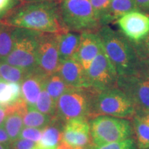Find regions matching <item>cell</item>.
I'll use <instances>...</instances> for the list:
<instances>
[{
  "instance_id": "cell-29",
  "label": "cell",
  "mask_w": 149,
  "mask_h": 149,
  "mask_svg": "<svg viewBox=\"0 0 149 149\" xmlns=\"http://www.w3.org/2000/svg\"><path fill=\"white\" fill-rule=\"evenodd\" d=\"M132 44L141 61L149 59V33L141 41Z\"/></svg>"
},
{
  "instance_id": "cell-35",
  "label": "cell",
  "mask_w": 149,
  "mask_h": 149,
  "mask_svg": "<svg viewBox=\"0 0 149 149\" xmlns=\"http://www.w3.org/2000/svg\"><path fill=\"white\" fill-rule=\"evenodd\" d=\"M140 71L149 77V59L141 61Z\"/></svg>"
},
{
  "instance_id": "cell-26",
  "label": "cell",
  "mask_w": 149,
  "mask_h": 149,
  "mask_svg": "<svg viewBox=\"0 0 149 149\" xmlns=\"http://www.w3.org/2000/svg\"><path fill=\"white\" fill-rule=\"evenodd\" d=\"M35 107L43 114L51 117L56 116L57 103L54 101L45 88L42 90L40 94Z\"/></svg>"
},
{
  "instance_id": "cell-33",
  "label": "cell",
  "mask_w": 149,
  "mask_h": 149,
  "mask_svg": "<svg viewBox=\"0 0 149 149\" xmlns=\"http://www.w3.org/2000/svg\"><path fill=\"white\" fill-rule=\"evenodd\" d=\"M137 10L149 15V0H135Z\"/></svg>"
},
{
  "instance_id": "cell-12",
  "label": "cell",
  "mask_w": 149,
  "mask_h": 149,
  "mask_svg": "<svg viewBox=\"0 0 149 149\" xmlns=\"http://www.w3.org/2000/svg\"><path fill=\"white\" fill-rule=\"evenodd\" d=\"M62 141L74 148L92 144L88 120H72L67 122L63 130Z\"/></svg>"
},
{
  "instance_id": "cell-40",
  "label": "cell",
  "mask_w": 149,
  "mask_h": 149,
  "mask_svg": "<svg viewBox=\"0 0 149 149\" xmlns=\"http://www.w3.org/2000/svg\"><path fill=\"white\" fill-rule=\"evenodd\" d=\"M0 149H13V148H11L10 144H1V143H0Z\"/></svg>"
},
{
  "instance_id": "cell-27",
  "label": "cell",
  "mask_w": 149,
  "mask_h": 149,
  "mask_svg": "<svg viewBox=\"0 0 149 149\" xmlns=\"http://www.w3.org/2000/svg\"><path fill=\"white\" fill-rule=\"evenodd\" d=\"M95 149H138L135 139L128 138L125 140L113 142L111 144L95 146Z\"/></svg>"
},
{
  "instance_id": "cell-21",
  "label": "cell",
  "mask_w": 149,
  "mask_h": 149,
  "mask_svg": "<svg viewBox=\"0 0 149 149\" xmlns=\"http://www.w3.org/2000/svg\"><path fill=\"white\" fill-rule=\"evenodd\" d=\"M15 28L0 21V61H4L12 51Z\"/></svg>"
},
{
  "instance_id": "cell-7",
  "label": "cell",
  "mask_w": 149,
  "mask_h": 149,
  "mask_svg": "<svg viewBox=\"0 0 149 149\" xmlns=\"http://www.w3.org/2000/svg\"><path fill=\"white\" fill-rule=\"evenodd\" d=\"M91 135L95 146L132 138L133 124L129 120L101 115L91 119Z\"/></svg>"
},
{
  "instance_id": "cell-17",
  "label": "cell",
  "mask_w": 149,
  "mask_h": 149,
  "mask_svg": "<svg viewBox=\"0 0 149 149\" xmlns=\"http://www.w3.org/2000/svg\"><path fill=\"white\" fill-rule=\"evenodd\" d=\"M57 34L59 61L75 57L79 47L81 34L72 31H65Z\"/></svg>"
},
{
  "instance_id": "cell-38",
  "label": "cell",
  "mask_w": 149,
  "mask_h": 149,
  "mask_svg": "<svg viewBox=\"0 0 149 149\" xmlns=\"http://www.w3.org/2000/svg\"><path fill=\"white\" fill-rule=\"evenodd\" d=\"M10 4V8L11 10L13 8H14L15 7L17 6L18 5L20 4V2H21V0H9Z\"/></svg>"
},
{
  "instance_id": "cell-25",
  "label": "cell",
  "mask_w": 149,
  "mask_h": 149,
  "mask_svg": "<svg viewBox=\"0 0 149 149\" xmlns=\"http://www.w3.org/2000/svg\"><path fill=\"white\" fill-rule=\"evenodd\" d=\"M28 73L29 72L22 68L8 64L5 61H0V74L4 81L22 83Z\"/></svg>"
},
{
  "instance_id": "cell-42",
  "label": "cell",
  "mask_w": 149,
  "mask_h": 149,
  "mask_svg": "<svg viewBox=\"0 0 149 149\" xmlns=\"http://www.w3.org/2000/svg\"><path fill=\"white\" fill-rule=\"evenodd\" d=\"M1 74H0V80H1Z\"/></svg>"
},
{
  "instance_id": "cell-8",
  "label": "cell",
  "mask_w": 149,
  "mask_h": 149,
  "mask_svg": "<svg viewBox=\"0 0 149 149\" xmlns=\"http://www.w3.org/2000/svg\"><path fill=\"white\" fill-rule=\"evenodd\" d=\"M117 88L129 98L136 115L141 117L149 112V77L142 72L119 76Z\"/></svg>"
},
{
  "instance_id": "cell-10",
  "label": "cell",
  "mask_w": 149,
  "mask_h": 149,
  "mask_svg": "<svg viewBox=\"0 0 149 149\" xmlns=\"http://www.w3.org/2000/svg\"><path fill=\"white\" fill-rule=\"evenodd\" d=\"M59 62L57 34L41 33L38 40L35 70L48 77L56 73Z\"/></svg>"
},
{
  "instance_id": "cell-14",
  "label": "cell",
  "mask_w": 149,
  "mask_h": 149,
  "mask_svg": "<svg viewBox=\"0 0 149 149\" xmlns=\"http://www.w3.org/2000/svg\"><path fill=\"white\" fill-rule=\"evenodd\" d=\"M102 49V44L97 33H81L79 47L74 57L79 61L86 72L91 63Z\"/></svg>"
},
{
  "instance_id": "cell-44",
  "label": "cell",
  "mask_w": 149,
  "mask_h": 149,
  "mask_svg": "<svg viewBox=\"0 0 149 149\" xmlns=\"http://www.w3.org/2000/svg\"><path fill=\"white\" fill-rule=\"evenodd\" d=\"M147 149H149V148H147Z\"/></svg>"
},
{
  "instance_id": "cell-18",
  "label": "cell",
  "mask_w": 149,
  "mask_h": 149,
  "mask_svg": "<svg viewBox=\"0 0 149 149\" xmlns=\"http://www.w3.org/2000/svg\"><path fill=\"white\" fill-rule=\"evenodd\" d=\"M133 10H138L135 0H111L107 12L100 19V26L102 27L117 21L124 15Z\"/></svg>"
},
{
  "instance_id": "cell-3",
  "label": "cell",
  "mask_w": 149,
  "mask_h": 149,
  "mask_svg": "<svg viewBox=\"0 0 149 149\" xmlns=\"http://www.w3.org/2000/svg\"><path fill=\"white\" fill-rule=\"evenodd\" d=\"M101 115L133 120L135 110L129 98L118 88L97 91L93 99L90 119Z\"/></svg>"
},
{
  "instance_id": "cell-37",
  "label": "cell",
  "mask_w": 149,
  "mask_h": 149,
  "mask_svg": "<svg viewBox=\"0 0 149 149\" xmlns=\"http://www.w3.org/2000/svg\"><path fill=\"white\" fill-rule=\"evenodd\" d=\"M59 1V0H21L20 4L26 3H34V2H42V1Z\"/></svg>"
},
{
  "instance_id": "cell-2",
  "label": "cell",
  "mask_w": 149,
  "mask_h": 149,
  "mask_svg": "<svg viewBox=\"0 0 149 149\" xmlns=\"http://www.w3.org/2000/svg\"><path fill=\"white\" fill-rule=\"evenodd\" d=\"M97 33L106 55L119 76L130 75L140 71L141 60L132 43L122 33L116 32L107 25L102 26Z\"/></svg>"
},
{
  "instance_id": "cell-30",
  "label": "cell",
  "mask_w": 149,
  "mask_h": 149,
  "mask_svg": "<svg viewBox=\"0 0 149 149\" xmlns=\"http://www.w3.org/2000/svg\"><path fill=\"white\" fill-rule=\"evenodd\" d=\"M43 130L41 128L26 127L22 130L19 139H26L35 142H38L42 138Z\"/></svg>"
},
{
  "instance_id": "cell-1",
  "label": "cell",
  "mask_w": 149,
  "mask_h": 149,
  "mask_svg": "<svg viewBox=\"0 0 149 149\" xmlns=\"http://www.w3.org/2000/svg\"><path fill=\"white\" fill-rule=\"evenodd\" d=\"M0 21L15 28L42 33H61L65 29L60 15V2L46 1L19 4Z\"/></svg>"
},
{
  "instance_id": "cell-13",
  "label": "cell",
  "mask_w": 149,
  "mask_h": 149,
  "mask_svg": "<svg viewBox=\"0 0 149 149\" xmlns=\"http://www.w3.org/2000/svg\"><path fill=\"white\" fill-rule=\"evenodd\" d=\"M56 73L67 84L74 88L90 86L86 72L75 57L61 61Z\"/></svg>"
},
{
  "instance_id": "cell-22",
  "label": "cell",
  "mask_w": 149,
  "mask_h": 149,
  "mask_svg": "<svg viewBox=\"0 0 149 149\" xmlns=\"http://www.w3.org/2000/svg\"><path fill=\"white\" fill-rule=\"evenodd\" d=\"M73 88L74 87L67 84L58 74L55 73L47 78L44 88L53 99L54 101L57 103V100L64 93Z\"/></svg>"
},
{
  "instance_id": "cell-5",
  "label": "cell",
  "mask_w": 149,
  "mask_h": 149,
  "mask_svg": "<svg viewBox=\"0 0 149 149\" xmlns=\"http://www.w3.org/2000/svg\"><path fill=\"white\" fill-rule=\"evenodd\" d=\"M40 31L15 28L13 46L5 62L27 72L37 68V52Z\"/></svg>"
},
{
  "instance_id": "cell-32",
  "label": "cell",
  "mask_w": 149,
  "mask_h": 149,
  "mask_svg": "<svg viewBox=\"0 0 149 149\" xmlns=\"http://www.w3.org/2000/svg\"><path fill=\"white\" fill-rule=\"evenodd\" d=\"M10 10L9 0H0V20L4 17Z\"/></svg>"
},
{
  "instance_id": "cell-28",
  "label": "cell",
  "mask_w": 149,
  "mask_h": 149,
  "mask_svg": "<svg viewBox=\"0 0 149 149\" xmlns=\"http://www.w3.org/2000/svg\"><path fill=\"white\" fill-rule=\"evenodd\" d=\"M93 11L97 19L100 23V19L103 17L109 8L111 0H90Z\"/></svg>"
},
{
  "instance_id": "cell-34",
  "label": "cell",
  "mask_w": 149,
  "mask_h": 149,
  "mask_svg": "<svg viewBox=\"0 0 149 149\" xmlns=\"http://www.w3.org/2000/svg\"><path fill=\"white\" fill-rule=\"evenodd\" d=\"M12 142L13 141H11L10 137H9L5 128H3V126L0 127V143H1V144H11Z\"/></svg>"
},
{
  "instance_id": "cell-20",
  "label": "cell",
  "mask_w": 149,
  "mask_h": 149,
  "mask_svg": "<svg viewBox=\"0 0 149 149\" xmlns=\"http://www.w3.org/2000/svg\"><path fill=\"white\" fill-rule=\"evenodd\" d=\"M20 97L21 88L19 83L0 80V107H9Z\"/></svg>"
},
{
  "instance_id": "cell-43",
  "label": "cell",
  "mask_w": 149,
  "mask_h": 149,
  "mask_svg": "<svg viewBox=\"0 0 149 149\" xmlns=\"http://www.w3.org/2000/svg\"><path fill=\"white\" fill-rule=\"evenodd\" d=\"M60 1H61V0H59V2H60Z\"/></svg>"
},
{
  "instance_id": "cell-39",
  "label": "cell",
  "mask_w": 149,
  "mask_h": 149,
  "mask_svg": "<svg viewBox=\"0 0 149 149\" xmlns=\"http://www.w3.org/2000/svg\"><path fill=\"white\" fill-rule=\"evenodd\" d=\"M139 117H140L141 120H142L143 121H144V122H146V124H148L149 125V112H148V113H146L145 115H142V116H141Z\"/></svg>"
},
{
  "instance_id": "cell-41",
  "label": "cell",
  "mask_w": 149,
  "mask_h": 149,
  "mask_svg": "<svg viewBox=\"0 0 149 149\" xmlns=\"http://www.w3.org/2000/svg\"><path fill=\"white\" fill-rule=\"evenodd\" d=\"M74 149H95V146L94 144H90L88 145V146H83V147H79V148H76Z\"/></svg>"
},
{
  "instance_id": "cell-6",
  "label": "cell",
  "mask_w": 149,
  "mask_h": 149,
  "mask_svg": "<svg viewBox=\"0 0 149 149\" xmlns=\"http://www.w3.org/2000/svg\"><path fill=\"white\" fill-rule=\"evenodd\" d=\"M60 15L65 29L72 32H94L101 28L90 0H61Z\"/></svg>"
},
{
  "instance_id": "cell-24",
  "label": "cell",
  "mask_w": 149,
  "mask_h": 149,
  "mask_svg": "<svg viewBox=\"0 0 149 149\" xmlns=\"http://www.w3.org/2000/svg\"><path fill=\"white\" fill-rule=\"evenodd\" d=\"M52 118L53 117L40 113L35 107H29L27 112L23 117V122L26 127L44 129L49 124Z\"/></svg>"
},
{
  "instance_id": "cell-11",
  "label": "cell",
  "mask_w": 149,
  "mask_h": 149,
  "mask_svg": "<svg viewBox=\"0 0 149 149\" xmlns=\"http://www.w3.org/2000/svg\"><path fill=\"white\" fill-rule=\"evenodd\" d=\"M117 23L121 33L132 44L141 41L149 33V15L139 10L128 13Z\"/></svg>"
},
{
  "instance_id": "cell-31",
  "label": "cell",
  "mask_w": 149,
  "mask_h": 149,
  "mask_svg": "<svg viewBox=\"0 0 149 149\" xmlns=\"http://www.w3.org/2000/svg\"><path fill=\"white\" fill-rule=\"evenodd\" d=\"M13 149H38V144L35 141L26 139H18L12 144Z\"/></svg>"
},
{
  "instance_id": "cell-36",
  "label": "cell",
  "mask_w": 149,
  "mask_h": 149,
  "mask_svg": "<svg viewBox=\"0 0 149 149\" xmlns=\"http://www.w3.org/2000/svg\"><path fill=\"white\" fill-rule=\"evenodd\" d=\"M6 117V113L5 108L0 107V127L3 126Z\"/></svg>"
},
{
  "instance_id": "cell-15",
  "label": "cell",
  "mask_w": 149,
  "mask_h": 149,
  "mask_svg": "<svg viewBox=\"0 0 149 149\" xmlns=\"http://www.w3.org/2000/svg\"><path fill=\"white\" fill-rule=\"evenodd\" d=\"M47 78L37 70H33L29 72L22 81L21 97L29 107L35 106L40 94L45 88Z\"/></svg>"
},
{
  "instance_id": "cell-4",
  "label": "cell",
  "mask_w": 149,
  "mask_h": 149,
  "mask_svg": "<svg viewBox=\"0 0 149 149\" xmlns=\"http://www.w3.org/2000/svg\"><path fill=\"white\" fill-rule=\"evenodd\" d=\"M97 91L91 86L67 91L57 100L56 116L65 124L72 120L88 121L93 99Z\"/></svg>"
},
{
  "instance_id": "cell-9",
  "label": "cell",
  "mask_w": 149,
  "mask_h": 149,
  "mask_svg": "<svg viewBox=\"0 0 149 149\" xmlns=\"http://www.w3.org/2000/svg\"><path fill=\"white\" fill-rule=\"evenodd\" d=\"M90 86L98 91L117 87L119 74L102 46V51L97 55L86 71Z\"/></svg>"
},
{
  "instance_id": "cell-23",
  "label": "cell",
  "mask_w": 149,
  "mask_h": 149,
  "mask_svg": "<svg viewBox=\"0 0 149 149\" xmlns=\"http://www.w3.org/2000/svg\"><path fill=\"white\" fill-rule=\"evenodd\" d=\"M133 134L138 149L149 148V125L138 116L133 119Z\"/></svg>"
},
{
  "instance_id": "cell-19",
  "label": "cell",
  "mask_w": 149,
  "mask_h": 149,
  "mask_svg": "<svg viewBox=\"0 0 149 149\" xmlns=\"http://www.w3.org/2000/svg\"><path fill=\"white\" fill-rule=\"evenodd\" d=\"M6 117L3 126L7 133L13 142L19 138L20 134L23 130V115L19 112L6 107Z\"/></svg>"
},
{
  "instance_id": "cell-16",
  "label": "cell",
  "mask_w": 149,
  "mask_h": 149,
  "mask_svg": "<svg viewBox=\"0 0 149 149\" xmlns=\"http://www.w3.org/2000/svg\"><path fill=\"white\" fill-rule=\"evenodd\" d=\"M65 123L57 116L43 130L42 138L37 142L38 149H57L62 140Z\"/></svg>"
}]
</instances>
